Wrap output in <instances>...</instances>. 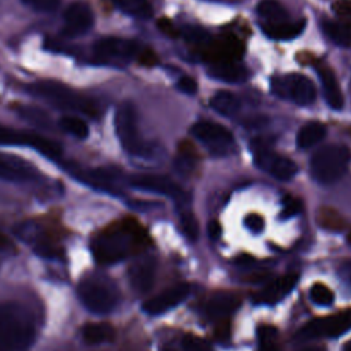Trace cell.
Returning <instances> with one entry per match:
<instances>
[{"label":"cell","instance_id":"6da1fadb","mask_svg":"<svg viewBox=\"0 0 351 351\" xmlns=\"http://www.w3.org/2000/svg\"><path fill=\"white\" fill-rule=\"evenodd\" d=\"M149 244L145 229L132 217L123 218L101 230L90 244L99 263H117L143 251Z\"/></svg>","mask_w":351,"mask_h":351},{"label":"cell","instance_id":"7a4b0ae2","mask_svg":"<svg viewBox=\"0 0 351 351\" xmlns=\"http://www.w3.org/2000/svg\"><path fill=\"white\" fill-rule=\"evenodd\" d=\"M33 315L18 302L0 303V351L26 348L34 339Z\"/></svg>","mask_w":351,"mask_h":351},{"label":"cell","instance_id":"3957f363","mask_svg":"<svg viewBox=\"0 0 351 351\" xmlns=\"http://www.w3.org/2000/svg\"><path fill=\"white\" fill-rule=\"evenodd\" d=\"M27 92L60 110L81 112L96 118L100 115V106L96 100L58 81H37L26 86Z\"/></svg>","mask_w":351,"mask_h":351},{"label":"cell","instance_id":"277c9868","mask_svg":"<svg viewBox=\"0 0 351 351\" xmlns=\"http://www.w3.org/2000/svg\"><path fill=\"white\" fill-rule=\"evenodd\" d=\"M78 296L82 304L95 314H107L118 303L119 293L115 284L103 274H86L78 284Z\"/></svg>","mask_w":351,"mask_h":351},{"label":"cell","instance_id":"5b68a950","mask_svg":"<svg viewBox=\"0 0 351 351\" xmlns=\"http://www.w3.org/2000/svg\"><path fill=\"white\" fill-rule=\"evenodd\" d=\"M350 159L351 152L348 147L343 144H326L318 148L311 156V176L321 184H332L346 173Z\"/></svg>","mask_w":351,"mask_h":351},{"label":"cell","instance_id":"8992f818","mask_svg":"<svg viewBox=\"0 0 351 351\" xmlns=\"http://www.w3.org/2000/svg\"><path fill=\"white\" fill-rule=\"evenodd\" d=\"M115 132L122 148L134 156H145L149 148L141 138L136 108L132 103H122L115 112Z\"/></svg>","mask_w":351,"mask_h":351},{"label":"cell","instance_id":"52a82bcc","mask_svg":"<svg viewBox=\"0 0 351 351\" xmlns=\"http://www.w3.org/2000/svg\"><path fill=\"white\" fill-rule=\"evenodd\" d=\"M251 151L254 154L255 163L270 173L274 178L281 181L291 180L298 173L296 163L270 148V141L263 137H256L250 144Z\"/></svg>","mask_w":351,"mask_h":351},{"label":"cell","instance_id":"ba28073f","mask_svg":"<svg viewBox=\"0 0 351 351\" xmlns=\"http://www.w3.org/2000/svg\"><path fill=\"white\" fill-rule=\"evenodd\" d=\"M0 145H25L36 149L41 155L49 159H59L62 155V147L36 132L19 130L8 128L0 123Z\"/></svg>","mask_w":351,"mask_h":351},{"label":"cell","instance_id":"9c48e42d","mask_svg":"<svg viewBox=\"0 0 351 351\" xmlns=\"http://www.w3.org/2000/svg\"><path fill=\"white\" fill-rule=\"evenodd\" d=\"M271 90L282 99H292L300 106H307L315 99V88L303 74H287L271 78Z\"/></svg>","mask_w":351,"mask_h":351},{"label":"cell","instance_id":"30bf717a","mask_svg":"<svg viewBox=\"0 0 351 351\" xmlns=\"http://www.w3.org/2000/svg\"><path fill=\"white\" fill-rule=\"evenodd\" d=\"M351 329V308L328 317H318L300 328L299 336L303 339L336 337Z\"/></svg>","mask_w":351,"mask_h":351},{"label":"cell","instance_id":"8fae6325","mask_svg":"<svg viewBox=\"0 0 351 351\" xmlns=\"http://www.w3.org/2000/svg\"><path fill=\"white\" fill-rule=\"evenodd\" d=\"M140 52L137 43L119 37H104L95 43L93 53L97 60L104 63L122 64L130 62Z\"/></svg>","mask_w":351,"mask_h":351},{"label":"cell","instance_id":"7c38bea8","mask_svg":"<svg viewBox=\"0 0 351 351\" xmlns=\"http://www.w3.org/2000/svg\"><path fill=\"white\" fill-rule=\"evenodd\" d=\"M202 56L210 63L239 62L244 55V43L232 33H222L211 38L206 45L199 48Z\"/></svg>","mask_w":351,"mask_h":351},{"label":"cell","instance_id":"4fadbf2b","mask_svg":"<svg viewBox=\"0 0 351 351\" xmlns=\"http://www.w3.org/2000/svg\"><path fill=\"white\" fill-rule=\"evenodd\" d=\"M191 133L204 143L213 154L225 155L233 147V134L219 123L213 121H199L191 128Z\"/></svg>","mask_w":351,"mask_h":351},{"label":"cell","instance_id":"5bb4252c","mask_svg":"<svg viewBox=\"0 0 351 351\" xmlns=\"http://www.w3.org/2000/svg\"><path fill=\"white\" fill-rule=\"evenodd\" d=\"M130 185L138 189L156 192L173 197L176 200H186L188 195L184 189L166 176L160 174H134L130 177Z\"/></svg>","mask_w":351,"mask_h":351},{"label":"cell","instance_id":"9a60e30c","mask_svg":"<svg viewBox=\"0 0 351 351\" xmlns=\"http://www.w3.org/2000/svg\"><path fill=\"white\" fill-rule=\"evenodd\" d=\"M63 34L67 37H78L88 33L93 25V12L84 1L71 3L64 11Z\"/></svg>","mask_w":351,"mask_h":351},{"label":"cell","instance_id":"2e32d148","mask_svg":"<svg viewBox=\"0 0 351 351\" xmlns=\"http://www.w3.org/2000/svg\"><path fill=\"white\" fill-rule=\"evenodd\" d=\"M188 293H189L188 284H176V285L165 289L159 295L145 300L143 304V308L145 313H148L151 315L162 314V313L176 307L182 300H185Z\"/></svg>","mask_w":351,"mask_h":351},{"label":"cell","instance_id":"e0dca14e","mask_svg":"<svg viewBox=\"0 0 351 351\" xmlns=\"http://www.w3.org/2000/svg\"><path fill=\"white\" fill-rule=\"evenodd\" d=\"M156 262L151 256H141L136 259L128 269V278L130 287L138 292L145 293L151 289L155 281Z\"/></svg>","mask_w":351,"mask_h":351},{"label":"cell","instance_id":"ac0fdd59","mask_svg":"<svg viewBox=\"0 0 351 351\" xmlns=\"http://www.w3.org/2000/svg\"><path fill=\"white\" fill-rule=\"evenodd\" d=\"M37 174V169L29 162L18 156L0 154V178L8 181H29Z\"/></svg>","mask_w":351,"mask_h":351},{"label":"cell","instance_id":"d6986e66","mask_svg":"<svg viewBox=\"0 0 351 351\" xmlns=\"http://www.w3.org/2000/svg\"><path fill=\"white\" fill-rule=\"evenodd\" d=\"M298 282V274L288 273L284 274L273 281H270L267 285H265L258 293H256V302L258 303H277L281 300L285 295H288Z\"/></svg>","mask_w":351,"mask_h":351},{"label":"cell","instance_id":"ffe728a7","mask_svg":"<svg viewBox=\"0 0 351 351\" xmlns=\"http://www.w3.org/2000/svg\"><path fill=\"white\" fill-rule=\"evenodd\" d=\"M240 306V298L228 291H218L214 292L207 303H206V311L211 318L215 319H226L232 313H234Z\"/></svg>","mask_w":351,"mask_h":351},{"label":"cell","instance_id":"44dd1931","mask_svg":"<svg viewBox=\"0 0 351 351\" xmlns=\"http://www.w3.org/2000/svg\"><path fill=\"white\" fill-rule=\"evenodd\" d=\"M317 71L321 78L324 96H325L328 104L335 110H341L344 106V97H343L341 89L339 86V82L336 80L333 70L329 66L319 63V64H317Z\"/></svg>","mask_w":351,"mask_h":351},{"label":"cell","instance_id":"7402d4cb","mask_svg":"<svg viewBox=\"0 0 351 351\" xmlns=\"http://www.w3.org/2000/svg\"><path fill=\"white\" fill-rule=\"evenodd\" d=\"M207 71L210 77L225 82H243L250 77L248 69L239 62L211 63Z\"/></svg>","mask_w":351,"mask_h":351},{"label":"cell","instance_id":"603a6c76","mask_svg":"<svg viewBox=\"0 0 351 351\" xmlns=\"http://www.w3.org/2000/svg\"><path fill=\"white\" fill-rule=\"evenodd\" d=\"M262 30L266 36L274 38V40H291L299 36L304 26H306V19H296V21H284V22H277V23H267L262 22L261 23Z\"/></svg>","mask_w":351,"mask_h":351},{"label":"cell","instance_id":"cb8c5ba5","mask_svg":"<svg viewBox=\"0 0 351 351\" xmlns=\"http://www.w3.org/2000/svg\"><path fill=\"white\" fill-rule=\"evenodd\" d=\"M197 159H199V155L192 141L182 140L178 144V154L174 160V167L181 176H189L193 171L197 163Z\"/></svg>","mask_w":351,"mask_h":351},{"label":"cell","instance_id":"d4e9b609","mask_svg":"<svg viewBox=\"0 0 351 351\" xmlns=\"http://www.w3.org/2000/svg\"><path fill=\"white\" fill-rule=\"evenodd\" d=\"M326 134V128L319 121L307 122L296 136V145L300 149H307L319 143Z\"/></svg>","mask_w":351,"mask_h":351},{"label":"cell","instance_id":"484cf974","mask_svg":"<svg viewBox=\"0 0 351 351\" xmlns=\"http://www.w3.org/2000/svg\"><path fill=\"white\" fill-rule=\"evenodd\" d=\"M82 337L88 344L108 343L115 337V329L108 322H89L82 328Z\"/></svg>","mask_w":351,"mask_h":351},{"label":"cell","instance_id":"4316f807","mask_svg":"<svg viewBox=\"0 0 351 351\" xmlns=\"http://www.w3.org/2000/svg\"><path fill=\"white\" fill-rule=\"evenodd\" d=\"M322 29L335 44L340 47L351 45V29L346 23L335 19H324Z\"/></svg>","mask_w":351,"mask_h":351},{"label":"cell","instance_id":"83f0119b","mask_svg":"<svg viewBox=\"0 0 351 351\" xmlns=\"http://www.w3.org/2000/svg\"><path fill=\"white\" fill-rule=\"evenodd\" d=\"M210 104L217 112H219L225 117H230V115L236 114L240 108V100L233 93H230L228 90L217 92L211 97Z\"/></svg>","mask_w":351,"mask_h":351},{"label":"cell","instance_id":"f1b7e54d","mask_svg":"<svg viewBox=\"0 0 351 351\" xmlns=\"http://www.w3.org/2000/svg\"><path fill=\"white\" fill-rule=\"evenodd\" d=\"M256 10H258V14L267 23H277V22L288 21L287 10L277 0H261Z\"/></svg>","mask_w":351,"mask_h":351},{"label":"cell","instance_id":"f546056e","mask_svg":"<svg viewBox=\"0 0 351 351\" xmlns=\"http://www.w3.org/2000/svg\"><path fill=\"white\" fill-rule=\"evenodd\" d=\"M114 3L122 12L136 18H149L152 15L148 0H114Z\"/></svg>","mask_w":351,"mask_h":351},{"label":"cell","instance_id":"4dcf8cb0","mask_svg":"<svg viewBox=\"0 0 351 351\" xmlns=\"http://www.w3.org/2000/svg\"><path fill=\"white\" fill-rule=\"evenodd\" d=\"M317 222L321 228L328 230H343L346 226L344 218L332 207H321L317 211Z\"/></svg>","mask_w":351,"mask_h":351},{"label":"cell","instance_id":"1f68e13d","mask_svg":"<svg viewBox=\"0 0 351 351\" xmlns=\"http://www.w3.org/2000/svg\"><path fill=\"white\" fill-rule=\"evenodd\" d=\"M59 126L67 132L69 134L84 140L89 136V126L88 123L80 118V117H74V115H64L59 119Z\"/></svg>","mask_w":351,"mask_h":351},{"label":"cell","instance_id":"d6a6232c","mask_svg":"<svg viewBox=\"0 0 351 351\" xmlns=\"http://www.w3.org/2000/svg\"><path fill=\"white\" fill-rule=\"evenodd\" d=\"M310 298L318 306H330L335 300L332 289L322 282H315L310 288Z\"/></svg>","mask_w":351,"mask_h":351},{"label":"cell","instance_id":"836d02e7","mask_svg":"<svg viewBox=\"0 0 351 351\" xmlns=\"http://www.w3.org/2000/svg\"><path fill=\"white\" fill-rule=\"evenodd\" d=\"M181 34L186 43H189L197 48H202L211 40L210 34L204 29H200L197 26H186L182 29Z\"/></svg>","mask_w":351,"mask_h":351},{"label":"cell","instance_id":"e575fe53","mask_svg":"<svg viewBox=\"0 0 351 351\" xmlns=\"http://www.w3.org/2000/svg\"><path fill=\"white\" fill-rule=\"evenodd\" d=\"M180 222H181V228H182V232L185 233V236L189 240H196L199 236V223H197V219L193 215V213L182 211L180 214Z\"/></svg>","mask_w":351,"mask_h":351},{"label":"cell","instance_id":"d590c367","mask_svg":"<svg viewBox=\"0 0 351 351\" xmlns=\"http://www.w3.org/2000/svg\"><path fill=\"white\" fill-rule=\"evenodd\" d=\"M184 351H211L210 344L199 336L185 335L182 339Z\"/></svg>","mask_w":351,"mask_h":351},{"label":"cell","instance_id":"8d00e7d4","mask_svg":"<svg viewBox=\"0 0 351 351\" xmlns=\"http://www.w3.org/2000/svg\"><path fill=\"white\" fill-rule=\"evenodd\" d=\"M26 7L38 11V12H51L55 11L59 4L60 0H21Z\"/></svg>","mask_w":351,"mask_h":351},{"label":"cell","instance_id":"74e56055","mask_svg":"<svg viewBox=\"0 0 351 351\" xmlns=\"http://www.w3.org/2000/svg\"><path fill=\"white\" fill-rule=\"evenodd\" d=\"M300 210H302V202L298 197L291 196V195L284 196V199H282V211H281L282 218L293 217Z\"/></svg>","mask_w":351,"mask_h":351},{"label":"cell","instance_id":"f35d334b","mask_svg":"<svg viewBox=\"0 0 351 351\" xmlns=\"http://www.w3.org/2000/svg\"><path fill=\"white\" fill-rule=\"evenodd\" d=\"M277 329L271 325H261L258 328V340L259 346H269V344H277Z\"/></svg>","mask_w":351,"mask_h":351},{"label":"cell","instance_id":"ab89813d","mask_svg":"<svg viewBox=\"0 0 351 351\" xmlns=\"http://www.w3.org/2000/svg\"><path fill=\"white\" fill-rule=\"evenodd\" d=\"M158 27H159V30L163 33V34H166V36H169L170 38H177L178 36H180V32L177 30V27L174 26V23L169 19V18H166V16H162V18H159L158 19Z\"/></svg>","mask_w":351,"mask_h":351},{"label":"cell","instance_id":"60d3db41","mask_svg":"<svg viewBox=\"0 0 351 351\" xmlns=\"http://www.w3.org/2000/svg\"><path fill=\"white\" fill-rule=\"evenodd\" d=\"M137 60L141 66H145V67H152V66L158 64V56L151 48L140 49V52L137 55Z\"/></svg>","mask_w":351,"mask_h":351},{"label":"cell","instance_id":"b9f144b4","mask_svg":"<svg viewBox=\"0 0 351 351\" xmlns=\"http://www.w3.org/2000/svg\"><path fill=\"white\" fill-rule=\"evenodd\" d=\"M244 223H245V226H247L251 232H254V233L262 232V229H263V226H265L263 218H262L259 214H255V213L248 214V215L245 217V219H244Z\"/></svg>","mask_w":351,"mask_h":351},{"label":"cell","instance_id":"7bdbcfd3","mask_svg":"<svg viewBox=\"0 0 351 351\" xmlns=\"http://www.w3.org/2000/svg\"><path fill=\"white\" fill-rule=\"evenodd\" d=\"M177 86H178L180 90H182V92H185L188 95H193L197 90V84H196V81L192 77H182L178 81Z\"/></svg>","mask_w":351,"mask_h":351},{"label":"cell","instance_id":"ee69618b","mask_svg":"<svg viewBox=\"0 0 351 351\" xmlns=\"http://www.w3.org/2000/svg\"><path fill=\"white\" fill-rule=\"evenodd\" d=\"M333 10L337 15L351 19V0H337L333 4Z\"/></svg>","mask_w":351,"mask_h":351},{"label":"cell","instance_id":"f6af8a7d","mask_svg":"<svg viewBox=\"0 0 351 351\" xmlns=\"http://www.w3.org/2000/svg\"><path fill=\"white\" fill-rule=\"evenodd\" d=\"M230 333V325L226 319H222L218 325H217V329H215V336L218 339H226Z\"/></svg>","mask_w":351,"mask_h":351},{"label":"cell","instance_id":"bcb514c9","mask_svg":"<svg viewBox=\"0 0 351 351\" xmlns=\"http://www.w3.org/2000/svg\"><path fill=\"white\" fill-rule=\"evenodd\" d=\"M207 230H208L210 237L214 239V240H217L221 236V233H222V228H221L218 221H211L208 223V226H207Z\"/></svg>","mask_w":351,"mask_h":351},{"label":"cell","instance_id":"7dc6e473","mask_svg":"<svg viewBox=\"0 0 351 351\" xmlns=\"http://www.w3.org/2000/svg\"><path fill=\"white\" fill-rule=\"evenodd\" d=\"M11 248H12V243L4 233L0 232V250H11Z\"/></svg>","mask_w":351,"mask_h":351},{"label":"cell","instance_id":"c3c4849f","mask_svg":"<svg viewBox=\"0 0 351 351\" xmlns=\"http://www.w3.org/2000/svg\"><path fill=\"white\" fill-rule=\"evenodd\" d=\"M259 351H278L277 344H270V346H259Z\"/></svg>","mask_w":351,"mask_h":351},{"label":"cell","instance_id":"681fc988","mask_svg":"<svg viewBox=\"0 0 351 351\" xmlns=\"http://www.w3.org/2000/svg\"><path fill=\"white\" fill-rule=\"evenodd\" d=\"M300 351H325V348H322V347H307V348H303Z\"/></svg>","mask_w":351,"mask_h":351},{"label":"cell","instance_id":"f907efd6","mask_svg":"<svg viewBox=\"0 0 351 351\" xmlns=\"http://www.w3.org/2000/svg\"><path fill=\"white\" fill-rule=\"evenodd\" d=\"M344 351H351V340L344 346Z\"/></svg>","mask_w":351,"mask_h":351},{"label":"cell","instance_id":"816d5d0a","mask_svg":"<svg viewBox=\"0 0 351 351\" xmlns=\"http://www.w3.org/2000/svg\"><path fill=\"white\" fill-rule=\"evenodd\" d=\"M160 351H176V350L171 348V347H163Z\"/></svg>","mask_w":351,"mask_h":351},{"label":"cell","instance_id":"f5cc1de1","mask_svg":"<svg viewBox=\"0 0 351 351\" xmlns=\"http://www.w3.org/2000/svg\"><path fill=\"white\" fill-rule=\"evenodd\" d=\"M347 241H348V244H351V232H350L348 236H347Z\"/></svg>","mask_w":351,"mask_h":351}]
</instances>
